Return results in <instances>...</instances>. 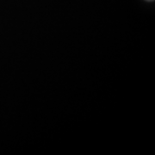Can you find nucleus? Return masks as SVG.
<instances>
[{"mask_svg": "<svg viewBox=\"0 0 155 155\" xmlns=\"http://www.w3.org/2000/svg\"><path fill=\"white\" fill-rule=\"evenodd\" d=\"M147 1H153V0H147Z\"/></svg>", "mask_w": 155, "mask_h": 155, "instance_id": "1", "label": "nucleus"}]
</instances>
